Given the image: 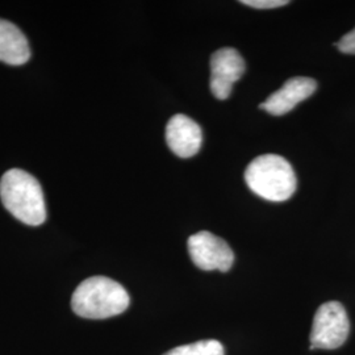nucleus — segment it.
<instances>
[{
  "label": "nucleus",
  "instance_id": "1",
  "mask_svg": "<svg viewBox=\"0 0 355 355\" xmlns=\"http://www.w3.org/2000/svg\"><path fill=\"white\" fill-rule=\"evenodd\" d=\"M0 198L6 209L29 227L46 220L44 193L37 179L24 170H8L0 180Z\"/></svg>",
  "mask_w": 355,
  "mask_h": 355
},
{
  "label": "nucleus",
  "instance_id": "2",
  "mask_svg": "<svg viewBox=\"0 0 355 355\" xmlns=\"http://www.w3.org/2000/svg\"><path fill=\"white\" fill-rule=\"evenodd\" d=\"M130 304L127 290L105 277L83 280L73 293L71 308L79 318L103 320L125 312Z\"/></svg>",
  "mask_w": 355,
  "mask_h": 355
},
{
  "label": "nucleus",
  "instance_id": "3",
  "mask_svg": "<svg viewBox=\"0 0 355 355\" xmlns=\"http://www.w3.org/2000/svg\"><path fill=\"white\" fill-rule=\"evenodd\" d=\"M245 180L255 195L277 203L288 200L297 187L290 162L277 154L257 157L248 166Z\"/></svg>",
  "mask_w": 355,
  "mask_h": 355
},
{
  "label": "nucleus",
  "instance_id": "4",
  "mask_svg": "<svg viewBox=\"0 0 355 355\" xmlns=\"http://www.w3.org/2000/svg\"><path fill=\"white\" fill-rule=\"evenodd\" d=\"M349 331L350 321L343 305L328 302L318 308L313 318L309 349H338L347 340Z\"/></svg>",
  "mask_w": 355,
  "mask_h": 355
},
{
  "label": "nucleus",
  "instance_id": "5",
  "mask_svg": "<svg viewBox=\"0 0 355 355\" xmlns=\"http://www.w3.org/2000/svg\"><path fill=\"white\" fill-rule=\"evenodd\" d=\"M187 246L192 262L204 271L227 272L234 263V253L230 246L211 232L203 230L192 234Z\"/></svg>",
  "mask_w": 355,
  "mask_h": 355
},
{
  "label": "nucleus",
  "instance_id": "6",
  "mask_svg": "<svg viewBox=\"0 0 355 355\" xmlns=\"http://www.w3.org/2000/svg\"><path fill=\"white\" fill-rule=\"evenodd\" d=\"M245 74V61L233 48H221L211 57V91L216 99H228L233 85Z\"/></svg>",
  "mask_w": 355,
  "mask_h": 355
},
{
  "label": "nucleus",
  "instance_id": "7",
  "mask_svg": "<svg viewBox=\"0 0 355 355\" xmlns=\"http://www.w3.org/2000/svg\"><path fill=\"white\" fill-rule=\"evenodd\" d=\"M318 82L306 76H295L288 79L278 91L270 95L265 102L259 104L261 110H265L272 116L288 114L299 103L304 102L315 94Z\"/></svg>",
  "mask_w": 355,
  "mask_h": 355
},
{
  "label": "nucleus",
  "instance_id": "8",
  "mask_svg": "<svg viewBox=\"0 0 355 355\" xmlns=\"http://www.w3.org/2000/svg\"><path fill=\"white\" fill-rule=\"evenodd\" d=\"M166 142L178 157L191 158L202 149V128L186 114H175L167 123Z\"/></svg>",
  "mask_w": 355,
  "mask_h": 355
},
{
  "label": "nucleus",
  "instance_id": "9",
  "mask_svg": "<svg viewBox=\"0 0 355 355\" xmlns=\"http://www.w3.org/2000/svg\"><path fill=\"white\" fill-rule=\"evenodd\" d=\"M31 48L24 33L17 26L0 19V61L20 66L29 61Z\"/></svg>",
  "mask_w": 355,
  "mask_h": 355
},
{
  "label": "nucleus",
  "instance_id": "10",
  "mask_svg": "<svg viewBox=\"0 0 355 355\" xmlns=\"http://www.w3.org/2000/svg\"><path fill=\"white\" fill-rule=\"evenodd\" d=\"M164 355H224V346L216 340H204L178 346Z\"/></svg>",
  "mask_w": 355,
  "mask_h": 355
},
{
  "label": "nucleus",
  "instance_id": "11",
  "mask_svg": "<svg viewBox=\"0 0 355 355\" xmlns=\"http://www.w3.org/2000/svg\"><path fill=\"white\" fill-rule=\"evenodd\" d=\"M241 4L257 10H272L290 4L288 0H241Z\"/></svg>",
  "mask_w": 355,
  "mask_h": 355
},
{
  "label": "nucleus",
  "instance_id": "12",
  "mask_svg": "<svg viewBox=\"0 0 355 355\" xmlns=\"http://www.w3.org/2000/svg\"><path fill=\"white\" fill-rule=\"evenodd\" d=\"M336 46H338V49L345 54H355V28L352 32L345 35L340 40V42L336 44Z\"/></svg>",
  "mask_w": 355,
  "mask_h": 355
}]
</instances>
